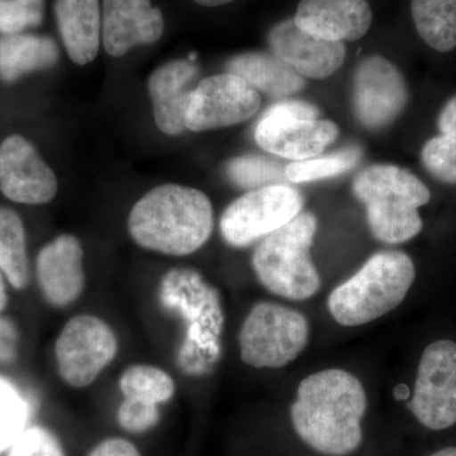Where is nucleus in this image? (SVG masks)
Returning a JSON list of instances; mask_svg holds the SVG:
<instances>
[{
    "label": "nucleus",
    "instance_id": "24",
    "mask_svg": "<svg viewBox=\"0 0 456 456\" xmlns=\"http://www.w3.org/2000/svg\"><path fill=\"white\" fill-rule=\"evenodd\" d=\"M0 272L14 289L28 285L25 226L20 216L5 207H0Z\"/></svg>",
    "mask_w": 456,
    "mask_h": 456
},
{
    "label": "nucleus",
    "instance_id": "32",
    "mask_svg": "<svg viewBox=\"0 0 456 456\" xmlns=\"http://www.w3.org/2000/svg\"><path fill=\"white\" fill-rule=\"evenodd\" d=\"M117 419L126 431L139 434L154 428L160 419V412L156 404L125 398L118 408Z\"/></svg>",
    "mask_w": 456,
    "mask_h": 456
},
{
    "label": "nucleus",
    "instance_id": "18",
    "mask_svg": "<svg viewBox=\"0 0 456 456\" xmlns=\"http://www.w3.org/2000/svg\"><path fill=\"white\" fill-rule=\"evenodd\" d=\"M83 246L77 237L61 235L42 248L36 274L45 299L56 308L66 307L83 293Z\"/></svg>",
    "mask_w": 456,
    "mask_h": 456
},
{
    "label": "nucleus",
    "instance_id": "31",
    "mask_svg": "<svg viewBox=\"0 0 456 456\" xmlns=\"http://www.w3.org/2000/svg\"><path fill=\"white\" fill-rule=\"evenodd\" d=\"M8 456H66L59 440L42 428H27Z\"/></svg>",
    "mask_w": 456,
    "mask_h": 456
},
{
    "label": "nucleus",
    "instance_id": "17",
    "mask_svg": "<svg viewBox=\"0 0 456 456\" xmlns=\"http://www.w3.org/2000/svg\"><path fill=\"white\" fill-rule=\"evenodd\" d=\"M294 23L322 40L358 41L373 23V11L367 0H301Z\"/></svg>",
    "mask_w": 456,
    "mask_h": 456
},
{
    "label": "nucleus",
    "instance_id": "12",
    "mask_svg": "<svg viewBox=\"0 0 456 456\" xmlns=\"http://www.w3.org/2000/svg\"><path fill=\"white\" fill-rule=\"evenodd\" d=\"M261 108L260 93L235 74L200 80L185 112L188 131L203 132L248 121Z\"/></svg>",
    "mask_w": 456,
    "mask_h": 456
},
{
    "label": "nucleus",
    "instance_id": "33",
    "mask_svg": "<svg viewBox=\"0 0 456 456\" xmlns=\"http://www.w3.org/2000/svg\"><path fill=\"white\" fill-rule=\"evenodd\" d=\"M18 354V331L8 318L0 317V362H13Z\"/></svg>",
    "mask_w": 456,
    "mask_h": 456
},
{
    "label": "nucleus",
    "instance_id": "34",
    "mask_svg": "<svg viewBox=\"0 0 456 456\" xmlns=\"http://www.w3.org/2000/svg\"><path fill=\"white\" fill-rule=\"evenodd\" d=\"M89 456H141L134 444L123 439H108L99 444Z\"/></svg>",
    "mask_w": 456,
    "mask_h": 456
},
{
    "label": "nucleus",
    "instance_id": "19",
    "mask_svg": "<svg viewBox=\"0 0 456 456\" xmlns=\"http://www.w3.org/2000/svg\"><path fill=\"white\" fill-rule=\"evenodd\" d=\"M200 75V69L188 60H175L156 69L149 79V92L159 130L167 136L187 132L185 112Z\"/></svg>",
    "mask_w": 456,
    "mask_h": 456
},
{
    "label": "nucleus",
    "instance_id": "9",
    "mask_svg": "<svg viewBox=\"0 0 456 456\" xmlns=\"http://www.w3.org/2000/svg\"><path fill=\"white\" fill-rule=\"evenodd\" d=\"M305 200L290 184L248 191L224 209L221 235L233 248H246L263 240L302 212Z\"/></svg>",
    "mask_w": 456,
    "mask_h": 456
},
{
    "label": "nucleus",
    "instance_id": "11",
    "mask_svg": "<svg viewBox=\"0 0 456 456\" xmlns=\"http://www.w3.org/2000/svg\"><path fill=\"white\" fill-rule=\"evenodd\" d=\"M407 407L430 430L456 424V342L441 340L426 347Z\"/></svg>",
    "mask_w": 456,
    "mask_h": 456
},
{
    "label": "nucleus",
    "instance_id": "8",
    "mask_svg": "<svg viewBox=\"0 0 456 456\" xmlns=\"http://www.w3.org/2000/svg\"><path fill=\"white\" fill-rule=\"evenodd\" d=\"M307 318L278 303L255 305L239 335L241 359L250 367L281 368L307 346Z\"/></svg>",
    "mask_w": 456,
    "mask_h": 456
},
{
    "label": "nucleus",
    "instance_id": "16",
    "mask_svg": "<svg viewBox=\"0 0 456 456\" xmlns=\"http://www.w3.org/2000/svg\"><path fill=\"white\" fill-rule=\"evenodd\" d=\"M163 12L151 0H103L102 41L108 55L125 56L142 45H152L164 35Z\"/></svg>",
    "mask_w": 456,
    "mask_h": 456
},
{
    "label": "nucleus",
    "instance_id": "10",
    "mask_svg": "<svg viewBox=\"0 0 456 456\" xmlns=\"http://www.w3.org/2000/svg\"><path fill=\"white\" fill-rule=\"evenodd\" d=\"M118 341L104 321L90 314L71 318L57 338V370L66 384L84 388L116 358Z\"/></svg>",
    "mask_w": 456,
    "mask_h": 456
},
{
    "label": "nucleus",
    "instance_id": "7",
    "mask_svg": "<svg viewBox=\"0 0 456 456\" xmlns=\"http://www.w3.org/2000/svg\"><path fill=\"white\" fill-rule=\"evenodd\" d=\"M338 134L336 123L321 119L317 107L301 101L273 104L260 117L254 132L260 149L293 161L322 154Z\"/></svg>",
    "mask_w": 456,
    "mask_h": 456
},
{
    "label": "nucleus",
    "instance_id": "37",
    "mask_svg": "<svg viewBox=\"0 0 456 456\" xmlns=\"http://www.w3.org/2000/svg\"><path fill=\"white\" fill-rule=\"evenodd\" d=\"M197 4L203 5V7L215 8L226 5L228 3H232L233 0H193Z\"/></svg>",
    "mask_w": 456,
    "mask_h": 456
},
{
    "label": "nucleus",
    "instance_id": "6",
    "mask_svg": "<svg viewBox=\"0 0 456 456\" xmlns=\"http://www.w3.org/2000/svg\"><path fill=\"white\" fill-rule=\"evenodd\" d=\"M160 299L165 307L180 312L188 321L187 340L179 353L180 368L189 373L200 370L203 353L208 362H215L224 327L220 296L215 288L194 270L173 269L161 281Z\"/></svg>",
    "mask_w": 456,
    "mask_h": 456
},
{
    "label": "nucleus",
    "instance_id": "5",
    "mask_svg": "<svg viewBox=\"0 0 456 456\" xmlns=\"http://www.w3.org/2000/svg\"><path fill=\"white\" fill-rule=\"evenodd\" d=\"M317 218L301 212L283 227L264 237L253 254V268L269 292L305 301L318 292L321 278L311 259Z\"/></svg>",
    "mask_w": 456,
    "mask_h": 456
},
{
    "label": "nucleus",
    "instance_id": "25",
    "mask_svg": "<svg viewBox=\"0 0 456 456\" xmlns=\"http://www.w3.org/2000/svg\"><path fill=\"white\" fill-rule=\"evenodd\" d=\"M224 173L233 185L245 191L289 184L283 164L264 155L248 154L231 159L224 165Z\"/></svg>",
    "mask_w": 456,
    "mask_h": 456
},
{
    "label": "nucleus",
    "instance_id": "22",
    "mask_svg": "<svg viewBox=\"0 0 456 456\" xmlns=\"http://www.w3.org/2000/svg\"><path fill=\"white\" fill-rule=\"evenodd\" d=\"M59 61V47L49 36L33 33L0 36V80L14 83L25 75L47 70Z\"/></svg>",
    "mask_w": 456,
    "mask_h": 456
},
{
    "label": "nucleus",
    "instance_id": "20",
    "mask_svg": "<svg viewBox=\"0 0 456 456\" xmlns=\"http://www.w3.org/2000/svg\"><path fill=\"white\" fill-rule=\"evenodd\" d=\"M53 9L69 57L80 66L94 61L102 38L99 0H56Z\"/></svg>",
    "mask_w": 456,
    "mask_h": 456
},
{
    "label": "nucleus",
    "instance_id": "38",
    "mask_svg": "<svg viewBox=\"0 0 456 456\" xmlns=\"http://www.w3.org/2000/svg\"><path fill=\"white\" fill-rule=\"evenodd\" d=\"M408 397H410V389H408L407 386H404V384H399V386L395 387V399H398V401H404V399H407Z\"/></svg>",
    "mask_w": 456,
    "mask_h": 456
},
{
    "label": "nucleus",
    "instance_id": "4",
    "mask_svg": "<svg viewBox=\"0 0 456 456\" xmlns=\"http://www.w3.org/2000/svg\"><path fill=\"white\" fill-rule=\"evenodd\" d=\"M415 278V264L407 254L380 251L330 294V314L342 326L365 325L397 308Z\"/></svg>",
    "mask_w": 456,
    "mask_h": 456
},
{
    "label": "nucleus",
    "instance_id": "2",
    "mask_svg": "<svg viewBox=\"0 0 456 456\" xmlns=\"http://www.w3.org/2000/svg\"><path fill=\"white\" fill-rule=\"evenodd\" d=\"M215 226L209 198L198 189L165 184L134 204L128 217L134 241L146 250L170 256L196 253Z\"/></svg>",
    "mask_w": 456,
    "mask_h": 456
},
{
    "label": "nucleus",
    "instance_id": "26",
    "mask_svg": "<svg viewBox=\"0 0 456 456\" xmlns=\"http://www.w3.org/2000/svg\"><path fill=\"white\" fill-rule=\"evenodd\" d=\"M362 158V149L358 145L342 147L330 155H318L307 160L293 161L285 167V175L289 183H311L332 178L358 167Z\"/></svg>",
    "mask_w": 456,
    "mask_h": 456
},
{
    "label": "nucleus",
    "instance_id": "21",
    "mask_svg": "<svg viewBox=\"0 0 456 456\" xmlns=\"http://www.w3.org/2000/svg\"><path fill=\"white\" fill-rule=\"evenodd\" d=\"M226 73L246 80L255 90L281 99L305 88V77L294 71L277 56L268 53H244L228 60Z\"/></svg>",
    "mask_w": 456,
    "mask_h": 456
},
{
    "label": "nucleus",
    "instance_id": "36",
    "mask_svg": "<svg viewBox=\"0 0 456 456\" xmlns=\"http://www.w3.org/2000/svg\"><path fill=\"white\" fill-rule=\"evenodd\" d=\"M8 303V293L7 285H5V277L2 272H0V312L4 311L7 307Z\"/></svg>",
    "mask_w": 456,
    "mask_h": 456
},
{
    "label": "nucleus",
    "instance_id": "1",
    "mask_svg": "<svg viewBox=\"0 0 456 456\" xmlns=\"http://www.w3.org/2000/svg\"><path fill=\"white\" fill-rule=\"evenodd\" d=\"M367 404V393L355 375L327 369L299 384L290 419L297 435L312 449L329 456H345L362 444Z\"/></svg>",
    "mask_w": 456,
    "mask_h": 456
},
{
    "label": "nucleus",
    "instance_id": "3",
    "mask_svg": "<svg viewBox=\"0 0 456 456\" xmlns=\"http://www.w3.org/2000/svg\"><path fill=\"white\" fill-rule=\"evenodd\" d=\"M353 193L367 211L369 228L386 244H401L421 232L419 208L430 202V191L416 175L391 164L360 171Z\"/></svg>",
    "mask_w": 456,
    "mask_h": 456
},
{
    "label": "nucleus",
    "instance_id": "15",
    "mask_svg": "<svg viewBox=\"0 0 456 456\" xmlns=\"http://www.w3.org/2000/svg\"><path fill=\"white\" fill-rule=\"evenodd\" d=\"M268 44L273 55L308 79L331 77L346 59L345 44L322 40L303 31L293 18L270 29Z\"/></svg>",
    "mask_w": 456,
    "mask_h": 456
},
{
    "label": "nucleus",
    "instance_id": "14",
    "mask_svg": "<svg viewBox=\"0 0 456 456\" xmlns=\"http://www.w3.org/2000/svg\"><path fill=\"white\" fill-rule=\"evenodd\" d=\"M0 191L13 202L31 206L49 203L56 197L55 173L20 134L8 137L0 146Z\"/></svg>",
    "mask_w": 456,
    "mask_h": 456
},
{
    "label": "nucleus",
    "instance_id": "30",
    "mask_svg": "<svg viewBox=\"0 0 456 456\" xmlns=\"http://www.w3.org/2000/svg\"><path fill=\"white\" fill-rule=\"evenodd\" d=\"M422 163L434 178L456 184V137L439 134L425 143Z\"/></svg>",
    "mask_w": 456,
    "mask_h": 456
},
{
    "label": "nucleus",
    "instance_id": "35",
    "mask_svg": "<svg viewBox=\"0 0 456 456\" xmlns=\"http://www.w3.org/2000/svg\"><path fill=\"white\" fill-rule=\"evenodd\" d=\"M437 126L441 134L456 137V95L441 110Z\"/></svg>",
    "mask_w": 456,
    "mask_h": 456
},
{
    "label": "nucleus",
    "instance_id": "13",
    "mask_svg": "<svg viewBox=\"0 0 456 456\" xmlns=\"http://www.w3.org/2000/svg\"><path fill=\"white\" fill-rule=\"evenodd\" d=\"M408 103V86L397 66L380 55L362 59L354 75L353 106L369 130H382L401 116Z\"/></svg>",
    "mask_w": 456,
    "mask_h": 456
},
{
    "label": "nucleus",
    "instance_id": "28",
    "mask_svg": "<svg viewBox=\"0 0 456 456\" xmlns=\"http://www.w3.org/2000/svg\"><path fill=\"white\" fill-rule=\"evenodd\" d=\"M31 408L20 389L0 375V452L11 449L28 428Z\"/></svg>",
    "mask_w": 456,
    "mask_h": 456
},
{
    "label": "nucleus",
    "instance_id": "39",
    "mask_svg": "<svg viewBox=\"0 0 456 456\" xmlns=\"http://www.w3.org/2000/svg\"><path fill=\"white\" fill-rule=\"evenodd\" d=\"M431 456H456V448H445Z\"/></svg>",
    "mask_w": 456,
    "mask_h": 456
},
{
    "label": "nucleus",
    "instance_id": "23",
    "mask_svg": "<svg viewBox=\"0 0 456 456\" xmlns=\"http://www.w3.org/2000/svg\"><path fill=\"white\" fill-rule=\"evenodd\" d=\"M411 14L428 47L439 53L456 49V0H411Z\"/></svg>",
    "mask_w": 456,
    "mask_h": 456
},
{
    "label": "nucleus",
    "instance_id": "27",
    "mask_svg": "<svg viewBox=\"0 0 456 456\" xmlns=\"http://www.w3.org/2000/svg\"><path fill=\"white\" fill-rule=\"evenodd\" d=\"M119 389L125 398L159 406L175 393V383L167 371L150 365H134L122 374Z\"/></svg>",
    "mask_w": 456,
    "mask_h": 456
},
{
    "label": "nucleus",
    "instance_id": "29",
    "mask_svg": "<svg viewBox=\"0 0 456 456\" xmlns=\"http://www.w3.org/2000/svg\"><path fill=\"white\" fill-rule=\"evenodd\" d=\"M44 13L45 0H0V36L40 26Z\"/></svg>",
    "mask_w": 456,
    "mask_h": 456
}]
</instances>
